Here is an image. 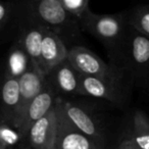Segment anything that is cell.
<instances>
[{
	"instance_id": "obj_1",
	"label": "cell",
	"mask_w": 149,
	"mask_h": 149,
	"mask_svg": "<svg viewBox=\"0 0 149 149\" xmlns=\"http://www.w3.org/2000/svg\"><path fill=\"white\" fill-rule=\"evenodd\" d=\"M78 21L86 32L99 40L111 53L116 52L128 31L125 15H96L87 9Z\"/></svg>"
},
{
	"instance_id": "obj_2",
	"label": "cell",
	"mask_w": 149,
	"mask_h": 149,
	"mask_svg": "<svg viewBox=\"0 0 149 149\" xmlns=\"http://www.w3.org/2000/svg\"><path fill=\"white\" fill-rule=\"evenodd\" d=\"M59 100L60 97L57 96L55 100L57 128L52 149H102L101 142L84 135L66 120Z\"/></svg>"
},
{
	"instance_id": "obj_3",
	"label": "cell",
	"mask_w": 149,
	"mask_h": 149,
	"mask_svg": "<svg viewBox=\"0 0 149 149\" xmlns=\"http://www.w3.org/2000/svg\"><path fill=\"white\" fill-rule=\"evenodd\" d=\"M66 59L76 72L83 76L113 79L116 76L112 68L98 55L83 46H74L68 49Z\"/></svg>"
},
{
	"instance_id": "obj_4",
	"label": "cell",
	"mask_w": 149,
	"mask_h": 149,
	"mask_svg": "<svg viewBox=\"0 0 149 149\" xmlns=\"http://www.w3.org/2000/svg\"><path fill=\"white\" fill-rule=\"evenodd\" d=\"M29 8L32 15L41 22L39 25L54 33L70 26L72 19H78L66 11L60 0H32Z\"/></svg>"
},
{
	"instance_id": "obj_5",
	"label": "cell",
	"mask_w": 149,
	"mask_h": 149,
	"mask_svg": "<svg viewBox=\"0 0 149 149\" xmlns=\"http://www.w3.org/2000/svg\"><path fill=\"white\" fill-rule=\"evenodd\" d=\"M57 96L59 95L46 82V85L44 86L42 91L28 104L23 113L19 116L13 125V128L17 129L23 137H26L32 124L44 116L53 108Z\"/></svg>"
},
{
	"instance_id": "obj_6",
	"label": "cell",
	"mask_w": 149,
	"mask_h": 149,
	"mask_svg": "<svg viewBox=\"0 0 149 149\" xmlns=\"http://www.w3.org/2000/svg\"><path fill=\"white\" fill-rule=\"evenodd\" d=\"M57 128L55 103L50 111L36 120L27 133L30 144L34 149H52Z\"/></svg>"
},
{
	"instance_id": "obj_7",
	"label": "cell",
	"mask_w": 149,
	"mask_h": 149,
	"mask_svg": "<svg viewBox=\"0 0 149 149\" xmlns=\"http://www.w3.org/2000/svg\"><path fill=\"white\" fill-rule=\"evenodd\" d=\"M79 76L68 60L64 59L55 65L45 76L48 85L59 95L61 94H78Z\"/></svg>"
},
{
	"instance_id": "obj_8",
	"label": "cell",
	"mask_w": 149,
	"mask_h": 149,
	"mask_svg": "<svg viewBox=\"0 0 149 149\" xmlns=\"http://www.w3.org/2000/svg\"><path fill=\"white\" fill-rule=\"evenodd\" d=\"M60 107L66 120L84 135L102 142L103 135L94 118L82 107L60 98Z\"/></svg>"
},
{
	"instance_id": "obj_9",
	"label": "cell",
	"mask_w": 149,
	"mask_h": 149,
	"mask_svg": "<svg viewBox=\"0 0 149 149\" xmlns=\"http://www.w3.org/2000/svg\"><path fill=\"white\" fill-rule=\"evenodd\" d=\"M120 49H125L128 53L130 60L129 68H142L147 66L149 59L148 37L129 27L122 44L118 48V50Z\"/></svg>"
},
{
	"instance_id": "obj_10",
	"label": "cell",
	"mask_w": 149,
	"mask_h": 149,
	"mask_svg": "<svg viewBox=\"0 0 149 149\" xmlns=\"http://www.w3.org/2000/svg\"><path fill=\"white\" fill-rule=\"evenodd\" d=\"M68 55V48L59 35L45 27L41 46V65L44 74L64 60Z\"/></svg>"
},
{
	"instance_id": "obj_11",
	"label": "cell",
	"mask_w": 149,
	"mask_h": 149,
	"mask_svg": "<svg viewBox=\"0 0 149 149\" xmlns=\"http://www.w3.org/2000/svg\"><path fill=\"white\" fill-rule=\"evenodd\" d=\"M78 94L105 99L111 102H116L118 100V89L114 87L113 79H102L80 74Z\"/></svg>"
},
{
	"instance_id": "obj_12",
	"label": "cell",
	"mask_w": 149,
	"mask_h": 149,
	"mask_svg": "<svg viewBox=\"0 0 149 149\" xmlns=\"http://www.w3.org/2000/svg\"><path fill=\"white\" fill-rule=\"evenodd\" d=\"M0 97H1L2 113L6 120L5 123L10 126H13L17 118V114H19V104H21L17 79L5 76L2 86H1Z\"/></svg>"
},
{
	"instance_id": "obj_13",
	"label": "cell",
	"mask_w": 149,
	"mask_h": 149,
	"mask_svg": "<svg viewBox=\"0 0 149 149\" xmlns=\"http://www.w3.org/2000/svg\"><path fill=\"white\" fill-rule=\"evenodd\" d=\"M17 82H19L21 104H19V111L15 122L19 118V116L23 113L28 104L42 91L44 86L46 85V79L44 76L36 72L33 68H30L17 79Z\"/></svg>"
},
{
	"instance_id": "obj_14",
	"label": "cell",
	"mask_w": 149,
	"mask_h": 149,
	"mask_svg": "<svg viewBox=\"0 0 149 149\" xmlns=\"http://www.w3.org/2000/svg\"><path fill=\"white\" fill-rule=\"evenodd\" d=\"M44 31H45V27L43 26H34L22 34L19 43L29 56L32 68L45 77L41 65V46Z\"/></svg>"
},
{
	"instance_id": "obj_15",
	"label": "cell",
	"mask_w": 149,
	"mask_h": 149,
	"mask_svg": "<svg viewBox=\"0 0 149 149\" xmlns=\"http://www.w3.org/2000/svg\"><path fill=\"white\" fill-rule=\"evenodd\" d=\"M32 68L29 56L23 49L21 44H17L10 48L6 61V77L19 79L25 72Z\"/></svg>"
},
{
	"instance_id": "obj_16",
	"label": "cell",
	"mask_w": 149,
	"mask_h": 149,
	"mask_svg": "<svg viewBox=\"0 0 149 149\" xmlns=\"http://www.w3.org/2000/svg\"><path fill=\"white\" fill-rule=\"evenodd\" d=\"M134 143L139 149H149V122L146 114L136 111L133 118V137Z\"/></svg>"
},
{
	"instance_id": "obj_17",
	"label": "cell",
	"mask_w": 149,
	"mask_h": 149,
	"mask_svg": "<svg viewBox=\"0 0 149 149\" xmlns=\"http://www.w3.org/2000/svg\"><path fill=\"white\" fill-rule=\"evenodd\" d=\"M129 27L138 33L149 36V7L147 5H139L129 13L125 15Z\"/></svg>"
},
{
	"instance_id": "obj_18",
	"label": "cell",
	"mask_w": 149,
	"mask_h": 149,
	"mask_svg": "<svg viewBox=\"0 0 149 149\" xmlns=\"http://www.w3.org/2000/svg\"><path fill=\"white\" fill-rule=\"evenodd\" d=\"M23 138L19 132L13 126L3 123L0 124V144L4 145L6 148L17 143Z\"/></svg>"
},
{
	"instance_id": "obj_19",
	"label": "cell",
	"mask_w": 149,
	"mask_h": 149,
	"mask_svg": "<svg viewBox=\"0 0 149 149\" xmlns=\"http://www.w3.org/2000/svg\"><path fill=\"white\" fill-rule=\"evenodd\" d=\"M60 2L68 13L78 19L87 9H89V0H60Z\"/></svg>"
},
{
	"instance_id": "obj_20",
	"label": "cell",
	"mask_w": 149,
	"mask_h": 149,
	"mask_svg": "<svg viewBox=\"0 0 149 149\" xmlns=\"http://www.w3.org/2000/svg\"><path fill=\"white\" fill-rule=\"evenodd\" d=\"M118 149H139V148L134 143V141H133L131 138H129V139L123 140Z\"/></svg>"
},
{
	"instance_id": "obj_21",
	"label": "cell",
	"mask_w": 149,
	"mask_h": 149,
	"mask_svg": "<svg viewBox=\"0 0 149 149\" xmlns=\"http://www.w3.org/2000/svg\"><path fill=\"white\" fill-rule=\"evenodd\" d=\"M8 17V7L6 4L0 2V26L5 22Z\"/></svg>"
},
{
	"instance_id": "obj_22",
	"label": "cell",
	"mask_w": 149,
	"mask_h": 149,
	"mask_svg": "<svg viewBox=\"0 0 149 149\" xmlns=\"http://www.w3.org/2000/svg\"><path fill=\"white\" fill-rule=\"evenodd\" d=\"M0 149H7L6 147L4 146V145H2V144H0Z\"/></svg>"
},
{
	"instance_id": "obj_23",
	"label": "cell",
	"mask_w": 149,
	"mask_h": 149,
	"mask_svg": "<svg viewBox=\"0 0 149 149\" xmlns=\"http://www.w3.org/2000/svg\"><path fill=\"white\" fill-rule=\"evenodd\" d=\"M19 149H29V148H19Z\"/></svg>"
}]
</instances>
